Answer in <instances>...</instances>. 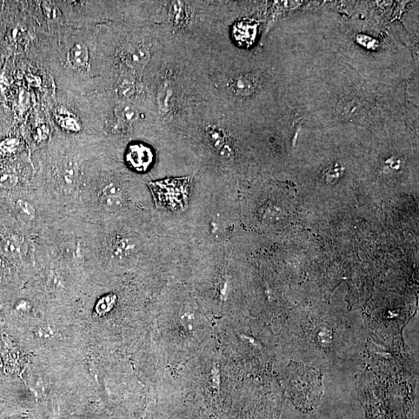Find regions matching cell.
<instances>
[{
  "instance_id": "30bf717a",
  "label": "cell",
  "mask_w": 419,
  "mask_h": 419,
  "mask_svg": "<svg viewBox=\"0 0 419 419\" xmlns=\"http://www.w3.org/2000/svg\"><path fill=\"white\" fill-rule=\"evenodd\" d=\"M233 88L238 95H249L252 92H254L256 85L252 79L242 76L236 79L234 83H233Z\"/></svg>"
},
{
  "instance_id": "2e32d148",
  "label": "cell",
  "mask_w": 419,
  "mask_h": 419,
  "mask_svg": "<svg viewBox=\"0 0 419 419\" xmlns=\"http://www.w3.org/2000/svg\"><path fill=\"white\" fill-rule=\"evenodd\" d=\"M104 197H117L120 195V190L114 183L104 186L103 189Z\"/></svg>"
},
{
  "instance_id": "6da1fadb",
  "label": "cell",
  "mask_w": 419,
  "mask_h": 419,
  "mask_svg": "<svg viewBox=\"0 0 419 419\" xmlns=\"http://www.w3.org/2000/svg\"><path fill=\"white\" fill-rule=\"evenodd\" d=\"M291 365L289 384L291 401L304 413H311L319 406L322 401V372L302 363H297Z\"/></svg>"
},
{
  "instance_id": "8992f818",
  "label": "cell",
  "mask_w": 419,
  "mask_h": 419,
  "mask_svg": "<svg viewBox=\"0 0 419 419\" xmlns=\"http://www.w3.org/2000/svg\"><path fill=\"white\" fill-rule=\"evenodd\" d=\"M123 57L131 67L141 68L149 62V52L142 45H130L124 49Z\"/></svg>"
},
{
  "instance_id": "277c9868",
  "label": "cell",
  "mask_w": 419,
  "mask_h": 419,
  "mask_svg": "<svg viewBox=\"0 0 419 419\" xmlns=\"http://www.w3.org/2000/svg\"><path fill=\"white\" fill-rule=\"evenodd\" d=\"M126 163L133 170L138 172L147 171L154 161V154L149 146L135 143L129 146L125 154Z\"/></svg>"
},
{
  "instance_id": "9a60e30c",
  "label": "cell",
  "mask_w": 419,
  "mask_h": 419,
  "mask_svg": "<svg viewBox=\"0 0 419 419\" xmlns=\"http://www.w3.org/2000/svg\"><path fill=\"white\" fill-rule=\"evenodd\" d=\"M123 202L120 196L104 197L103 205L108 210H117L121 208Z\"/></svg>"
},
{
  "instance_id": "5bb4252c",
  "label": "cell",
  "mask_w": 419,
  "mask_h": 419,
  "mask_svg": "<svg viewBox=\"0 0 419 419\" xmlns=\"http://www.w3.org/2000/svg\"><path fill=\"white\" fill-rule=\"evenodd\" d=\"M133 248H134V246L132 245L129 239H121L113 246V251H114L115 255L122 256L128 254Z\"/></svg>"
},
{
  "instance_id": "7a4b0ae2",
  "label": "cell",
  "mask_w": 419,
  "mask_h": 419,
  "mask_svg": "<svg viewBox=\"0 0 419 419\" xmlns=\"http://www.w3.org/2000/svg\"><path fill=\"white\" fill-rule=\"evenodd\" d=\"M190 176L166 179L149 183L157 208L181 212L188 208Z\"/></svg>"
},
{
  "instance_id": "e0dca14e",
  "label": "cell",
  "mask_w": 419,
  "mask_h": 419,
  "mask_svg": "<svg viewBox=\"0 0 419 419\" xmlns=\"http://www.w3.org/2000/svg\"><path fill=\"white\" fill-rule=\"evenodd\" d=\"M0 282H1V277H0Z\"/></svg>"
},
{
  "instance_id": "ba28073f",
  "label": "cell",
  "mask_w": 419,
  "mask_h": 419,
  "mask_svg": "<svg viewBox=\"0 0 419 419\" xmlns=\"http://www.w3.org/2000/svg\"><path fill=\"white\" fill-rule=\"evenodd\" d=\"M115 113L118 121L123 124L135 122L138 117V112L135 106L128 104L118 105Z\"/></svg>"
},
{
  "instance_id": "3957f363",
  "label": "cell",
  "mask_w": 419,
  "mask_h": 419,
  "mask_svg": "<svg viewBox=\"0 0 419 419\" xmlns=\"http://www.w3.org/2000/svg\"><path fill=\"white\" fill-rule=\"evenodd\" d=\"M89 39L86 35H73L60 49L59 61L65 72L81 76L90 74L92 49Z\"/></svg>"
},
{
  "instance_id": "5b68a950",
  "label": "cell",
  "mask_w": 419,
  "mask_h": 419,
  "mask_svg": "<svg viewBox=\"0 0 419 419\" xmlns=\"http://www.w3.org/2000/svg\"><path fill=\"white\" fill-rule=\"evenodd\" d=\"M59 183L65 190H73L79 176V162L74 158L66 157L59 163L57 169Z\"/></svg>"
},
{
  "instance_id": "7c38bea8",
  "label": "cell",
  "mask_w": 419,
  "mask_h": 419,
  "mask_svg": "<svg viewBox=\"0 0 419 419\" xmlns=\"http://www.w3.org/2000/svg\"><path fill=\"white\" fill-rule=\"evenodd\" d=\"M18 183V177L16 174L6 171H0V186L3 188L11 189Z\"/></svg>"
},
{
  "instance_id": "8fae6325",
  "label": "cell",
  "mask_w": 419,
  "mask_h": 419,
  "mask_svg": "<svg viewBox=\"0 0 419 419\" xmlns=\"http://www.w3.org/2000/svg\"><path fill=\"white\" fill-rule=\"evenodd\" d=\"M117 90L120 95L129 97L135 92V85L131 77H124L119 81Z\"/></svg>"
},
{
  "instance_id": "4fadbf2b",
  "label": "cell",
  "mask_w": 419,
  "mask_h": 419,
  "mask_svg": "<svg viewBox=\"0 0 419 419\" xmlns=\"http://www.w3.org/2000/svg\"><path fill=\"white\" fill-rule=\"evenodd\" d=\"M16 208L21 214L29 219H33L35 217V209L28 202L24 199H19L16 204Z\"/></svg>"
},
{
  "instance_id": "52a82bcc",
  "label": "cell",
  "mask_w": 419,
  "mask_h": 419,
  "mask_svg": "<svg viewBox=\"0 0 419 419\" xmlns=\"http://www.w3.org/2000/svg\"><path fill=\"white\" fill-rule=\"evenodd\" d=\"M256 35V28L254 24L242 22L234 28V36L236 41L242 45H249L254 42Z\"/></svg>"
},
{
  "instance_id": "9c48e42d",
  "label": "cell",
  "mask_w": 419,
  "mask_h": 419,
  "mask_svg": "<svg viewBox=\"0 0 419 419\" xmlns=\"http://www.w3.org/2000/svg\"><path fill=\"white\" fill-rule=\"evenodd\" d=\"M0 251L8 257H17L22 254V247L15 238L6 237L0 243Z\"/></svg>"
}]
</instances>
